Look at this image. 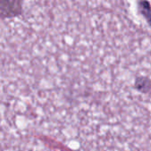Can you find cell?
<instances>
[{"label": "cell", "instance_id": "1", "mask_svg": "<svg viewBox=\"0 0 151 151\" xmlns=\"http://www.w3.org/2000/svg\"><path fill=\"white\" fill-rule=\"evenodd\" d=\"M134 87L137 90L142 93H148L151 89L150 80L147 77H138L135 80Z\"/></svg>", "mask_w": 151, "mask_h": 151}, {"label": "cell", "instance_id": "2", "mask_svg": "<svg viewBox=\"0 0 151 151\" xmlns=\"http://www.w3.org/2000/svg\"><path fill=\"white\" fill-rule=\"evenodd\" d=\"M139 11L143 15V17L147 19L148 23L151 26V6L149 2L142 1L138 3Z\"/></svg>", "mask_w": 151, "mask_h": 151}]
</instances>
